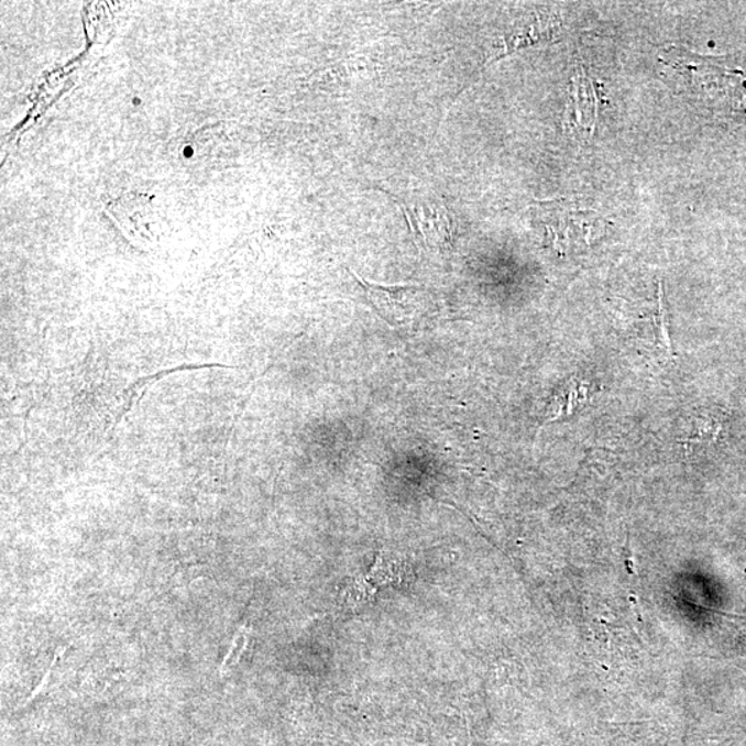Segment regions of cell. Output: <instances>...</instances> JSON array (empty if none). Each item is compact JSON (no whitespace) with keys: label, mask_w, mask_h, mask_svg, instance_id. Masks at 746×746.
I'll return each instance as SVG.
<instances>
[{"label":"cell","mask_w":746,"mask_h":746,"mask_svg":"<svg viewBox=\"0 0 746 746\" xmlns=\"http://www.w3.org/2000/svg\"><path fill=\"white\" fill-rule=\"evenodd\" d=\"M133 102L134 105H140V99H134Z\"/></svg>","instance_id":"cell-6"},{"label":"cell","mask_w":746,"mask_h":746,"mask_svg":"<svg viewBox=\"0 0 746 746\" xmlns=\"http://www.w3.org/2000/svg\"><path fill=\"white\" fill-rule=\"evenodd\" d=\"M248 629L243 628L240 632H238L237 636L234 637V641H232V646L230 648L229 654H227L223 665H221V673L226 672V669H230L231 667H234V665L240 661V658L243 654V651L246 650L248 646Z\"/></svg>","instance_id":"cell-4"},{"label":"cell","mask_w":746,"mask_h":746,"mask_svg":"<svg viewBox=\"0 0 746 746\" xmlns=\"http://www.w3.org/2000/svg\"><path fill=\"white\" fill-rule=\"evenodd\" d=\"M350 272L364 289L373 310L392 327L407 326L418 316L421 296L425 294L424 286L370 283V281L360 277L353 270H350Z\"/></svg>","instance_id":"cell-2"},{"label":"cell","mask_w":746,"mask_h":746,"mask_svg":"<svg viewBox=\"0 0 746 746\" xmlns=\"http://www.w3.org/2000/svg\"><path fill=\"white\" fill-rule=\"evenodd\" d=\"M685 84L681 89L718 113L746 112L743 75L732 72L716 58H705L678 46L663 48L661 56Z\"/></svg>","instance_id":"cell-1"},{"label":"cell","mask_w":746,"mask_h":746,"mask_svg":"<svg viewBox=\"0 0 746 746\" xmlns=\"http://www.w3.org/2000/svg\"><path fill=\"white\" fill-rule=\"evenodd\" d=\"M656 328L658 332V339L659 342L665 348V351L669 355H672V344H670V339H669V333H668V327H667V315H665V305H663V286L662 284L659 285V312L656 318Z\"/></svg>","instance_id":"cell-5"},{"label":"cell","mask_w":746,"mask_h":746,"mask_svg":"<svg viewBox=\"0 0 746 746\" xmlns=\"http://www.w3.org/2000/svg\"><path fill=\"white\" fill-rule=\"evenodd\" d=\"M398 207L403 209L405 219L413 232L416 243H424L427 249L450 248L452 241V227L450 213L445 205L437 201L427 204L426 201L407 202L399 201Z\"/></svg>","instance_id":"cell-3"}]
</instances>
